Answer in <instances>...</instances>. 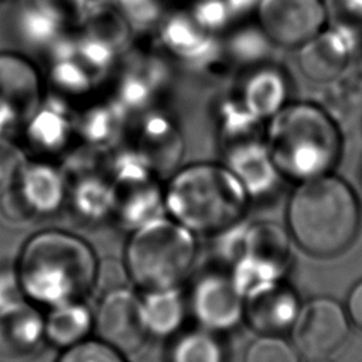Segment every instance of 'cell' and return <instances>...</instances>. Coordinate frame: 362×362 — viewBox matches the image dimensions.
Masks as SVG:
<instances>
[{
  "mask_svg": "<svg viewBox=\"0 0 362 362\" xmlns=\"http://www.w3.org/2000/svg\"><path fill=\"white\" fill-rule=\"evenodd\" d=\"M16 272L24 296L52 307L82 300L92 290L98 260L90 245L79 236L48 229L25 242Z\"/></svg>",
  "mask_w": 362,
  "mask_h": 362,
  "instance_id": "obj_1",
  "label": "cell"
},
{
  "mask_svg": "<svg viewBox=\"0 0 362 362\" xmlns=\"http://www.w3.org/2000/svg\"><path fill=\"white\" fill-rule=\"evenodd\" d=\"M287 223L296 243L308 255L331 259L346 252L361 226L358 199L338 177L303 181L293 192Z\"/></svg>",
  "mask_w": 362,
  "mask_h": 362,
  "instance_id": "obj_2",
  "label": "cell"
},
{
  "mask_svg": "<svg viewBox=\"0 0 362 362\" xmlns=\"http://www.w3.org/2000/svg\"><path fill=\"white\" fill-rule=\"evenodd\" d=\"M264 141L280 175L300 182L327 175L342 150L335 117L311 102H291L280 109L269 119Z\"/></svg>",
  "mask_w": 362,
  "mask_h": 362,
  "instance_id": "obj_3",
  "label": "cell"
},
{
  "mask_svg": "<svg viewBox=\"0 0 362 362\" xmlns=\"http://www.w3.org/2000/svg\"><path fill=\"white\" fill-rule=\"evenodd\" d=\"M249 198L235 174L214 163L175 171L164 189L165 212L194 235H221L240 223Z\"/></svg>",
  "mask_w": 362,
  "mask_h": 362,
  "instance_id": "obj_4",
  "label": "cell"
},
{
  "mask_svg": "<svg viewBox=\"0 0 362 362\" xmlns=\"http://www.w3.org/2000/svg\"><path fill=\"white\" fill-rule=\"evenodd\" d=\"M197 256L194 233L173 218L160 216L137 229L127 243L124 263L144 291L180 287Z\"/></svg>",
  "mask_w": 362,
  "mask_h": 362,
  "instance_id": "obj_5",
  "label": "cell"
},
{
  "mask_svg": "<svg viewBox=\"0 0 362 362\" xmlns=\"http://www.w3.org/2000/svg\"><path fill=\"white\" fill-rule=\"evenodd\" d=\"M222 255L230 262V277L245 298L250 293L281 280L290 263V242L281 228L269 222L225 230Z\"/></svg>",
  "mask_w": 362,
  "mask_h": 362,
  "instance_id": "obj_6",
  "label": "cell"
},
{
  "mask_svg": "<svg viewBox=\"0 0 362 362\" xmlns=\"http://www.w3.org/2000/svg\"><path fill=\"white\" fill-rule=\"evenodd\" d=\"M66 191L68 182L58 168L47 161L24 163L16 181L1 191L0 206L13 221L49 215L64 204Z\"/></svg>",
  "mask_w": 362,
  "mask_h": 362,
  "instance_id": "obj_7",
  "label": "cell"
},
{
  "mask_svg": "<svg viewBox=\"0 0 362 362\" xmlns=\"http://www.w3.org/2000/svg\"><path fill=\"white\" fill-rule=\"evenodd\" d=\"M255 18L273 45L296 49L327 24L324 0H257Z\"/></svg>",
  "mask_w": 362,
  "mask_h": 362,
  "instance_id": "obj_8",
  "label": "cell"
},
{
  "mask_svg": "<svg viewBox=\"0 0 362 362\" xmlns=\"http://www.w3.org/2000/svg\"><path fill=\"white\" fill-rule=\"evenodd\" d=\"M291 329L298 352L310 361L322 359L345 342L349 332L348 315L335 300L314 298L300 308Z\"/></svg>",
  "mask_w": 362,
  "mask_h": 362,
  "instance_id": "obj_9",
  "label": "cell"
},
{
  "mask_svg": "<svg viewBox=\"0 0 362 362\" xmlns=\"http://www.w3.org/2000/svg\"><path fill=\"white\" fill-rule=\"evenodd\" d=\"M98 338L123 355L141 348L148 331L141 297L129 288H115L103 296L93 315Z\"/></svg>",
  "mask_w": 362,
  "mask_h": 362,
  "instance_id": "obj_10",
  "label": "cell"
},
{
  "mask_svg": "<svg viewBox=\"0 0 362 362\" xmlns=\"http://www.w3.org/2000/svg\"><path fill=\"white\" fill-rule=\"evenodd\" d=\"M188 308L199 325L212 332L235 328L243 320V297L226 273L202 274L191 288Z\"/></svg>",
  "mask_w": 362,
  "mask_h": 362,
  "instance_id": "obj_11",
  "label": "cell"
},
{
  "mask_svg": "<svg viewBox=\"0 0 362 362\" xmlns=\"http://www.w3.org/2000/svg\"><path fill=\"white\" fill-rule=\"evenodd\" d=\"M35 66L14 52H0V129L27 119L41 103Z\"/></svg>",
  "mask_w": 362,
  "mask_h": 362,
  "instance_id": "obj_12",
  "label": "cell"
},
{
  "mask_svg": "<svg viewBox=\"0 0 362 362\" xmlns=\"http://www.w3.org/2000/svg\"><path fill=\"white\" fill-rule=\"evenodd\" d=\"M356 44V34L325 27L297 48L298 69L307 79L327 83L349 65Z\"/></svg>",
  "mask_w": 362,
  "mask_h": 362,
  "instance_id": "obj_13",
  "label": "cell"
},
{
  "mask_svg": "<svg viewBox=\"0 0 362 362\" xmlns=\"http://www.w3.org/2000/svg\"><path fill=\"white\" fill-rule=\"evenodd\" d=\"M300 308L296 293L279 280L243 298V320L260 335H279L293 328Z\"/></svg>",
  "mask_w": 362,
  "mask_h": 362,
  "instance_id": "obj_14",
  "label": "cell"
},
{
  "mask_svg": "<svg viewBox=\"0 0 362 362\" xmlns=\"http://www.w3.org/2000/svg\"><path fill=\"white\" fill-rule=\"evenodd\" d=\"M288 78L279 66L262 62L249 66L242 78L238 100L260 120L272 119L288 102Z\"/></svg>",
  "mask_w": 362,
  "mask_h": 362,
  "instance_id": "obj_15",
  "label": "cell"
},
{
  "mask_svg": "<svg viewBox=\"0 0 362 362\" xmlns=\"http://www.w3.org/2000/svg\"><path fill=\"white\" fill-rule=\"evenodd\" d=\"M132 147L150 164L157 177L177 167L184 148L177 126L160 115H150L140 122Z\"/></svg>",
  "mask_w": 362,
  "mask_h": 362,
  "instance_id": "obj_16",
  "label": "cell"
},
{
  "mask_svg": "<svg viewBox=\"0 0 362 362\" xmlns=\"http://www.w3.org/2000/svg\"><path fill=\"white\" fill-rule=\"evenodd\" d=\"M44 338V317L34 305L23 300L0 310L1 358H27L38 349Z\"/></svg>",
  "mask_w": 362,
  "mask_h": 362,
  "instance_id": "obj_17",
  "label": "cell"
},
{
  "mask_svg": "<svg viewBox=\"0 0 362 362\" xmlns=\"http://www.w3.org/2000/svg\"><path fill=\"white\" fill-rule=\"evenodd\" d=\"M226 167L235 174L249 197H262L272 191L280 173L277 171L264 140H252L223 148Z\"/></svg>",
  "mask_w": 362,
  "mask_h": 362,
  "instance_id": "obj_18",
  "label": "cell"
},
{
  "mask_svg": "<svg viewBox=\"0 0 362 362\" xmlns=\"http://www.w3.org/2000/svg\"><path fill=\"white\" fill-rule=\"evenodd\" d=\"M66 197L71 201L74 212L90 222H98L113 215V187L105 173H95L85 168L68 184Z\"/></svg>",
  "mask_w": 362,
  "mask_h": 362,
  "instance_id": "obj_19",
  "label": "cell"
},
{
  "mask_svg": "<svg viewBox=\"0 0 362 362\" xmlns=\"http://www.w3.org/2000/svg\"><path fill=\"white\" fill-rule=\"evenodd\" d=\"M74 129V122L69 120L62 107L42 106L40 103L27 117L25 139L34 151L54 154L66 146Z\"/></svg>",
  "mask_w": 362,
  "mask_h": 362,
  "instance_id": "obj_20",
  "label": "cell"
},
{
  "mask_svg": "<svg viewBox=\"0 0 362 362\" xmlns=\"http://www.w3.org/2000/svg\"><path fill=\"white\" fill-rule=\"evenodd\" d=\"M141 307L148 335L167 337L182 325L188 300L180 287L148 290L141 297Z\"/></svg>",
  "mask_w": 362,
  "mask_h": 362,
  "instance_id": "obj_21",
  "label": "cell"
},
{
  "mask_svg": "<svg viewBox=\"0 0 362 362\" xmlns=\"http://www.w3.org/2000/svg\"><path fill=\"white\" fill-rule=\"evenodd\" d=\"M92 328L93 315L82 300L52 305L44 318L45 339L62 349L86 339Z\"/></svg>",
  "mask_w": 362,
  "mask_h": 362,
  "instance_id": "obj_22",
  "label": "cell"
},
{
  "mask_svg": "<svg viewBox=\"0 0 362 362\" xmlns=\"http://www.w3.org/2000/svg\"><path fill=\"white\" fill-rule=\"evenodd\" d=\"M171 362H223V348L209 329H192L174 342Z\"/></svg>",
  "mask_w": 362,
  "mask_h": 362,
  "instance_id": "obj_23",
  "label": "cell"
},
{
  "mask_svg": "<svg viewBox=\"0 0 362 362\" xmlns=\"http://www.w3.org/2000/svg\"><path fill=\"white\" fill-rule=\"evenodd\" d=\"M325 100L321 103L334 117L345 115L362 100V74L349 65L332 81L327 82Z\"/></svg>",
  "mask_w": 362,
  "mask_h": 362,
  "instance_id": "obj_24",
  "label": "cell"
},
{
  "mask_svg": "<svg viewBox=\"0 0 362 362\" xmlns=\"http://www.w3.org/2000/svg\"><path fill=\"white\" fill-rule=\"evenodd\" d=\"M76 129L89 146L106 147L113 143L120 133V113L117 109H93L78 122Z\"/></svg>",
  "mask_w": 362,
  "mask_h": 362,
  "instance_id": "obj_25",
  "label": "cell"
},
{
  "mask_svg": "<svg viewBox=\"0 0 362 362\" xmlns=\"http://www.w3.org/2000/svg\"><path fill=\"white\" fill-rule=\"evenodd\" d=\"M163 41L178 55L195 57L205 44V31L194 17L170 18L163 30Z\"/></svg>",
  "mask_w": 362,
  "mask_h": 362,
  "instance_id": "obj_26",
  "label": "cell"
},
{
  "mask_svg": "<svg viewBox=\"0 0 362 362\" xmlns=\"http://www.w3.org/2000/svg\"><path fill=\"white\" fill-rule=\"evenodd\" d=\"M272 45L273 44L270 40L264 35L259 25L255 24V27L236 30L233 34H230L228 41V52L243 65L253 66L266 62L267 52Z\"/></svg>",
  "mask_w": 362,
  "mask_h": 362,
  "instance_id": "obj_27",
  "label": "cell"
},
{
  "mask_svg": "<svg viewBox=\"0 0 362 362\" xmlns=\"http://www.w3.org/2000/svg\"><path fill=\"white\" fill-rule=\"evenodd\" d=\"M243 362H298L294 348L277 335H260L246 349Z\"/></svg>",
  "mask_w": 362,
  "mask_h": 362,
  "instance_id": "obj_28",
  "label": "cell"
},
{
  "mask_svg": "<svg viewBox=\"0 0 362 362\" xmlns=\"http://www.w3.org/2000/svg\"><path fill=\"white\" fill-rule=\"evenodd\" d=\"M57 362H126L124 355L98 339H83L65 348Z\"/></svg>",
  "mask_w": 362,
  "mask_h": 362,
  "instance_id": "obj_29",
  "label": "cell"
},
{
  "mask_svg": "<svg viewBox=\"0 0 362 362\" xmlns=\"http://www.w3.org/2000/svg\"><path fill=\"white\" fill-rule=\"evenodd\" d=\"M325 27L359 34L362 31V0H324Z\"/></svg>",
  "mask_w": 362,
  "mask_h": 362,
  "instance_id": "obj_30",
  "label": "cell"
},
{
  "mask_svg": "<svg viewBox=\"0 0 362 362\" xmlns=\"http://www.w3.org/2000/svg\"><path fill=\"white\" fill-rule=\"evenodd\" d=\"M117 7L127 21L148 25L164 18L165 0H117Z\"/></svg>",
  "mask_w": 362,
  "mask_h": 362,
  "instance_id": "obj_31",
  "label": "cell"
},
{
  "mask_svg": "<svg viewBox=\"0 0 362 362\" xmlns=\"http://www.w3.org/2000/svg\"><path fill=\"white\" fill-rule=\"evenodd\" d=\"M23 153L10 141L0 137V191L8 188L24 165Z\"/></svg>",
  "mask_w": 362,
  "mask_h": 362,
  "instance_id": "obj_32",
  "label": "cell"
},
{
  "mask_svg": "<svg viewBox=\"0 0 362 362\" xmlns=\"http://www.w3.org/2000/svg\"><path fill=\"white\" fill-rule=\"evenodd\" d=\"M24 293L16 270H0V310L23 301Z\"/></svg>",
  "mask_w": 362,
  "mask_h": 362,
  "instance_id": "obj_33",
  "label": "cell"
},
{
  "mask_svg": "<svg viewBox=\"0 0 362 362\" xmlns=\"http://www.w3.org/2000/svg\"><path fill=\"white\" fill-rule=\"evenodd\" d=\"M346 313L354 325L362 331V280L358 281L349 291Z\"/></svg>",
  "mask_w": 362,
  "mask_h": 362,
  "instance_id": "obj_34",
  "label": "cell"
},
{
  "mask_svg": "<svg viewBox=\"0 0 362 362\" xmlns=\"http://www.w3.org/2000/svg\"><path fill=\"white\" fill-rule=\"evenodd\" d=\"M311 362H329V361H327L325 358H322V359H311Z\"/></svg>",
  "mask_w": 362,
  "mask_h": 362,
  "instance_id": "obj_35",
  "label": "cell"
},
{
  "mask_svg": "<svg viewBox=\"0 0 362 362\" xmlns=\"http://www.w3.org/2000/svg\"><path fill=\"white\" fill-rule=\"evenodd\" d=\"M0 1H1V0H0Z\"/></svg>",
  "mask_w": 362,
  "mask_h": 362,
  "instance_id": "obj_36",
  "label": "cell"
}]
</instances>
